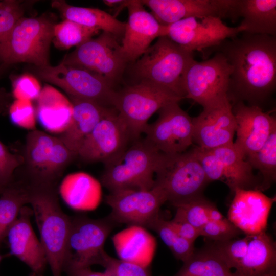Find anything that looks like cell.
<instances>
[{"label": "cell", "mask_w": 276, "mask_h": 276, "mask_svg": "<svg viewBox=\"0 0 276 276\" xmlns=\"http://www.w3.org/2000/svg\"><path fill=\"white\" fill-rule=\"evenodd\" d=\"M243 32L276 36L275 0H239Z\"/></svg>", "instance_id": "obj_29"}, {"label": "cell", "mask_w": 276, "mask_h": 276, "mask_svg": "<svg viewBox=\"0 0 276 276\" xmlns=\"http://www.w3.org/2000/svg\"><path fill=\"white\" fill-rule=\"evenodd\" d=\"M67 276H109L106 272L92 271L90 267L74 268L65 272Z\"/></svg>", "instance_id": "obj_46"}, {"label": "cell", "mask_w": 276, "mask_h": 276, "mask_svg": "<svg viewBox=\"0 0 276 276\" xmlns=\"http://www.w3.org/2000/svg\"><path fill=\"white\" fill-rule=\"evenodd\" d=\"M61 63L97 73L112 84L122 75L127 63L117 37L106 32L77 47Z\"/></svg>", "instance_id": "obj_12"}, {"label": "cell", "mask_w": 276, "mask_h": 276, "mask_svg": "<svg viewBox=\"0 0 276 276\" xmlns=\"http://www.w3.org/2000/svg\"><path fill=\"white\" fill-rule=\"evenodd\" d=\"M65 200L77 209H91L99 203L101 195L100 183L84 172L67 175L60 189Z\"/></svg>", "instance_id": "obj_30"}, {"label": "cell", "mask_w": 276, "mask_h": 276, "mask_svg": "<svg viewBox=\"0 0 276 276\" xmlns=\"http://www.w3.org/2000/svg\"><path fill=\"white\" fill-rule=\"evenodd\" d=\"M24 12L21 2L0 1V50L16 23L23 17Z\"/></svg>", "instance_id": "obj_37"}, {"label": "cell", "mask_w": 276, "mask_h": 276, "mask_svg": "<svg viewBox=\"0 0 276 276\" xmlns=\"http://www.w3.org/2000/svg\"><path fill=\"white\" fill-rule=\"evenodd\" d=\"M245 159L262 175L259 190L263 191L268 189L276 180V130L271 134L260 150Z\"/></svg>", "instance_id": "obj_33"}, {"label": "cell", "mask_w": 276, "mask_h": 276, "mask_svg": "<svg viewBox=\"0 0 276 276\" xmlns=\"http://www.w3.org/2000/svg\"><path fill=\"white\" fill-rule=\"evenodd\" d=\"M210 182L192 149L180 153H162L153 187L174 206L203 197Z\"/></svg>", "instance_id": "obj_5"}, {"label": "cell", "mask_w": 276, "mask_h": 276, "mask_svg": "<svg viewBox=\"0 0 276 276\" xmlns=\"http://www.w3.org/2000/svg\"><path fill=\"white\" fill-rule=\"evenodd\" d=\"M1 256L0 255V262H1Z\"/></svg>", "instance_id": "obj_52"}, {"label": "cell", "mask_w": 276, "mask_h": 276, "mask_svg": "<svg viewBox=\"0 0 276 276\" xmlns=\"http://www.w3.org/2000/svg\"><path fill=\"white\" fill-rule=\"evenodd\" d=\"M103 3L108 7L117 6L121 5L124 1L121 0H105Z\"/></svg>", "instance_id": "obj_48"}, {"label": "cell", "mask_w": 276, "mask_h": 276, "mask_svg": "<svg viewBox=\"0 0 276 276\" xmlns=\"http://www.w3.org/2000/svg\"><path fill=\"white\" fill-rule=\"evenodd\" d=\"M162 154L145 139L134 141L120 156L105 166L101 182L110 192L150 190Z\"/></svg>", "instance_id": "obj_6"}, {"label": "cell", "mask_w": 276, "mask_h": 276, "mask_svg": "<svg viewBox=\"0 0 276 276\" xmlns=\"http://www.w3.org/2000/svg\"><path fill=\"white\" fill-rule=\"evenodd\" d=\"M29 188V203L35 215L48 264L53 276H61L65 265L71 217L60 207L57 186Z\"/></svg>", "instance_id": "obj_2"}, {"label": "cell", "mask_w": 276, "mask_h": 276, "mask_svg": "<svg viewBox=\"0 0 276 276\" xmlns=\"http://www.w3.org/2000/svg\"><path fill=\"white\" fill-rule=\"evenodd\" d=\"M70 98L73 106L72 121L67 128L58 137L77 156L81 144L97 124L116 109L91 101Z\"/></svg>", "instance_id": "obj_23"}, {"label": "cell", "mask_w": 276, "mask_h": 276, "mask_svg": "<svg viewBox=\"0 0 276 276\" xmlns=\"http://www.w3.org/2000/svg\"><path fill=\"white\" fill-rule=\"evenodd\" d=\"M173 276H227L232 272L211 246L194 252Z\"/></svg>", "instance_id": "obj_32"}, {"label": "cell", "mask_w": 276, "mask_h": 276, "mask_svg": "<svg viewBox=\"0 0 276 276\" xmlns=\"http://www.w3.org/2000/svg\"><path fill=\"white\" fill-rule=\"evenodd\" d=\"M181 100L165 88L141 80L117 91L114 108L127 126L133 142L144 133L148 120L154 113L167 105Z\"/></svg>", "instance_id": "obj_8"}, {"label": "cell", "mask_w": 276, "mask_h": 276, "mask_svg": "<svg viewBox=\"0 0 276 276\" xmlns=\"http://www.w3.org/2000/svg\"><path fill=\"white\" fill-rule=\"evenodd\" d=\"M99 30L88 28L75 21L65 19L55 24L52 41L61 49H68L78 47L98 33Z\"/></svg>", "instance_id": "obj_34"}, {"label": "cell", "mask_w": 276, "mask_h": 276, "mask_svg": "<svg viewBox=\"0 0 276 276\" xmlns=\"http://www.w3.org/2000/svg\"><path fill=\"white\" fill-rule=\"evenodd\" d=\"M131 136L117 110L101 120L81 144L77 157L85 163L107 165L128 148Z\"/></svg>", "instance_id": "obj_15"}, {"label": "cell", "mask_w": 276, "mask_h": 276, "mask_svg": "<svg viewBox=\"0 0 276 276\" xmlns=\"http://www.w3.org/2000/svg\"><path fill=\"white\" fill-rule=\"evenodd\" d=\"M227 276H240V275L235 272L234 273L232 272L229 275Z\"/></svg>", "instance_id": "obj_50"}, {"label": "cell", "mask_w": 276, "mask_h": 276, "mask_svg": "<svg viewBox=\"0 0 276 276\" xmlns=\"http://www.w3.org/2000/svg\"><path fill=\"white\" fill-rule=\"evenodd\" d=\"M5 188L0 186V194L3 192Z\"/></svg>", "instance_id": "obj_51"}, {"label": "cell", "mask_w": 276, "mask_h": 276, "mask_svg": "<svg viewBox=\"0 0 276 276\" xmlns=\"http://www.w3.org/2000/svg\"><path fill=\"white\" fill-rule=\"evenodd\" d=\"M23 163L14 174L28 185L57 186L64 171L77 155L57 137L34 129L24 145Z\"/></svg>", "instance_id": "obj_3"}, {"label": "cell", "mask_w": 276, "mask_h": 276, "mask_svg": "<svg viewBox=\"0 0 276 276\" xmlns=\"http://www.w3.org/2000/svg\"><path fill=\"white\" fill-rule=\"evenodd\" d=\"M228 211V220L245 235L266 232L275 197H269L255 189L236 188Z\"/></svg>", "instance_id": "obj_20"}, {"label": "cell", "mask_w": 276, "mask_h": 276, "mask_svg": "<svg viewBox=\"0 0 276 276\" xmlns=\"http://www.w3.org/2000/svg\"><path fill=\"white\" fill-rule=\"evenodd\" d=\"M112 241L119 259L149 267L156 240L144 227L131 225L117 233Z\"/></svg>", "instance_id": "obj_25"}, {"label": "cell", "mask_w": 276, "mask_h": 276, "mask_svg": "<svg viewBox=\"0 0 276 276\" xmlns=\"http://www.w3.org/2000/svg\"><path fill=\"white\" fill-rule=\"evenodd\" d=\"M214 204L204 196L175 206L176 213L172 221L188 223L198 229L209 221V212Z\"/></svg>", "instance_id": "obj_35"}, {"label": "cell", "mask_w": 276, "mask_h": 276, "mask_svg": "<svg viewBox=\"0 0 276 276\" xmlns=\"http://www.w3.org/2000/svg\"><path fill=\"white\" fill-rule=\"evenodd\" d=\"M32 209L24 206L6 235L11 254L30 268L29 276H44L48 261L44 248L33 232Z\"/></svg>", "instance_id": "obj_21"}, {"label": "cell", "mask_w": 276, "mask_h": 276, "mask_svg": "<svg viewBox=\"0 0 276 276\" xmlns=\"http://www.w3.org/2000/svg\"><path fill=\"white\" fill-rule=\"evenodd\" d=\"M231 73V65L220 52L202 61L194 59L184 77L185 98L203 107L227 97Z\"/></svg>", "instance_id": "obj_11"}, {"label": "cell", "mask_w": 276, "mask_h": 276, "mask_svg": "<svg viewBox=\"0 0 276 276\" xmlns=\"http://www.w3.org/2000/svg\"><path fill=\"white\" fill-rule=\"evenodd\" d=\"M37 73L41 79L60 87L69 97L114 108L117 91L112 84L97 73L61 62L56 66L39 67Z\"/></svg>", "instance_id": "obj_10"}, {"label": "cell", "mask_w": 276, "mask_h": 276, "mask_svg": "<svg viewBox=\"0 0 276 276\" xmlns=\"http://www.w3.org/2000/svg\"><path fill=\"white\" fill-rule=\"evenodd\" d=\"M198 230L200 236L216 241H224L234 239L242 233L225 217L218 221H208Z\"/></svg>", "instance_id": "obj_40"}, {"label": "cell", "mask_w": 276, "mask_h": 276, "mask_svg": "<svg viewBox=\"0 0 276 276\" xmlns=\"http://www.w3.org/2000/svg\"><path fill=\"white\" fill-rule=\"evenodd\" d=\"M9 96L7 93L0 89V113L8 106Z\"/></svg>", "instance_id": "obj_47"}, {"label": "cell", "mask_w": 276, "mask_h": 276, "mask_svg": "<svg viewBox=\"0 0 276 276\" xmlns=\"http://www.w3.org/2000/svg\"><path fill=\"white\" fill-rule=\"evenodd\" d=\"M116 224L108 217L100 219L83 215L71 217L63 272L101 265L106 253L104 244Z\"/></svg>", "instance_id": "obj_9"}, {"label": "cell", "mask_w": 276, "mask_h": 276, "mask_svg": "<svg viewBox=\"0 0 276 276\" xmlns=\"http://www.w3.org/2000/svg\"><path fill=\"white\" fill-rule=\"evenodd\" d=\"M170 224L177 234L181 238L194 243L196 239L200 236L199 230L186 222L169 221Z\"/></svg>", "instance_id": "obj_45"}, {"label": "cell", "mask_w": 276, "mask_h": 276, "mask_svg": "<svg viewBox=\"0 0 276 276\" xmlns=\"http://www.w3.org/2000/svg\"><path fill=\"white\" fill-rule=\"evenodd\" d=\"M157 233L163 242L170 249L178 235L170 224L169 221L158 217L150 227Z\"/></svg>", "instance_id": "obj_43"}, {"label": "cell", "mask_w": 276, "mask_h": 276, "mask_svg": "<svg viewBox=\"0 0 276 276\" xmlns=\"http://www.w3.org/2000/svg\"><path fill=\"white\" fill-rule=\"evenodd\" d=\"M211 150L222 164L223 182L232 192L236 188L259 190L260 185L253 169L236 149L234 143Z\"/></svg>", "instance_id": "obj_27"}, {"label": "cell", "mask_w": 276, "mask_h": 276, "mask_svg": "<svg viewBox=\"0 0 276 276\" xmlns=\"http://www.w3.org/2000/svg\"><path fill=\"white\" fill-rule=\"evenodd\" d=\"M262 276H276L275 269H273L268 272L263 274Z\"/></svg>", "instance_id": "obj_49"}, {"label": "cell", "mask_w": 276, "mask_h": 276, "mask_svg": "<svg viewBox=\"0 0 276 276\" xmlns=\"http://www.w3.org/2000/svg\"><path fill=\"white\" fill-rule=\"evenodd\" d=\"M232 110L236 122L234 145L245 159L260 150L276 130V119L261 107L243 102L232 104Z\"/></svg>", "instance_id": "obj_18"}, {"label": "cell", "mask_w": 276, "mask_h": 276, "mask_svg": "<svg viewBox=\"0 0 276 276\" xmlns=\"http://www.w3.org/2000/svg\"><path fill=\"white\" fill-rule=\"evenodd\" d=\"M170 249L175 257L182 262L188 260L195 252L194 243L178 236Z\"/></svg>", "instance_id": "obj_44"}, {"label": "cell", "mask_w": 276, "mask_h": 276, "mask_svg": "<svg viewBox=\"0 0 276 276\" xmlns=\"http://www.w3.org/2000/svg\"><path fill=\"white\" fill-rule=\"evenodd\" d=\"M22 163V156L11 153L0 141V186L5 188L11 182L15 170Z\"/></svg>", "instance_id": "obj_42"}, {"label": "cell", "mask_w": 276, "mask_h": 276, "mask_svg": "<svg viewBox=\"0 0 276 276\" xmlns=\"http://www.w3.org/2000/svg\"><path fill=\"white\" fill-rule=\"evenodd\" d=\"M249 235L241 239L217 241L212 247L231 269L238 268L248 248Z\"/></svg>", "instance_id": "obj_36"}, {"label": "cell", "mask_w": 276, "mask_h": 276, "mask_svg": "<svg viewBox=\"0 0 276 276\" xmlns=\"http://www.w3.org/2000/svg\"><path fill=\"white\" fill-rule=\"evenodd\" d=\"M54 25L45 15L21 17L0 50V61L5 65L32 63L38 68L50 65L49 49Z\"/></svg>", "instance_id": "obj_7"}, {"label": "cell", "mask_w": 276, "mask_h": 276, "mask_svg": "<svg viewBox=\"0 0 276 276\" xmlns=\"http://www.w3.org/2000/svg\"><path fill=\"white\" fill-rule=\"evenodd\" d=\"M159 24L168 26L183 19L215 17L226 19L228 14L227 0H144Z\"/></svg>", "instance_id": "obj_22"}, {"label": "cell", "mask_w": 276, "mask_h": 276, "mask_svg": "<svg viewBox=\"0 0 276 276\" xmlns=\"http://www.w3.org/2000/svg\"><path fill=\"white\" fill-rule=\"evenodd\" d=\"M9 113L14 125L31 131L35 129L36 110L32 101L15 99L10 106Z\"/></svg>", "instance_id": "obj_39"}, {"label": "cell", "mask_w": 276, "mask_h": 276, "mask_svg": "<svg viewBox=\"0 0 276 276\" xmlns=\"http://www.w3.org/2000/svg\"><path fill=\"white\" fill-rule=\"evenodd\" d=\"M194 59L193 53L162 36L136 60L133 70L141 80L165 88L183 99L185 75Z\"/></svg>", "instance_id": "obj_4"}, {"label": "cell", "mask_w": 276, "mask_h": 276, "mask_svg": "<svg viewBox=\"0 0 276 276\" xmlns=\"http://www.w3.org/2000/svg\"><path fill=\"white\" fill-rule=\"evenodd\" d=\"M169 104L157 112L158 117L147 125L145 140L159 152L166 154L184 152L193 143L191 118L179 105Z\"/></svg>", "instance_id": "obj_14"}, {"label": "cell", "mask_w": 276, "mask_h": 276, "mask_svg": "<svg viewBox=\"0 0 276 276\" xmlns=\"http://www.w3.org/2000/svg\"><path fill=\"white\" fill-rule=\"evenodd\" d=\"M193 142L199 147L213 149L233 144L236 122L227 97L203 107L192 118Z\"/></svg>", "instance_id": "obj_17"}, {"label": "cell", "mask_w": 276, "mask_h": 276, "mask_svg": "<svg viewBox=\"0 0 276 276\" xmlns=\"http://www.w3.org/2000/svg\"><path fill=\"white\" fill-rule=\"evenodd\" d=\"M143 6L141 1L126 2L128 19L121 45L127 63L137 60L155 39L166 36L167 26L159 24Z\"/></svg>", "instance_id": "obj_19"}, {"label": "cell", "mask_w": 276, "mask_h": 276, "mask_svg": "<svg viewBox=\"0 0 276 276\" xmlns=\"http://www.w3.org/2000/svg\"><path fill=\"white\" fill-rule=\"evenodd\" d=\"M52 7L58 10L65 19L109 33L117 37L124 35L126 22L119 20L102 10L75 6L64 1H53Z\"/></svg>", "instance_id": "obj_28"}, {"label": "cell", "mask_w": 276, "mask_h": 276, "mask_svg": "<svg viewBox=\"0 0 276 276\" xmlns=\"http://www.w3.org/2000/svg\"><path fill=\"white\" fill-rule=\"evenodd\" d=\"M101 266L109 276H152L149 267L104 255Z\"/></svg>", "instance_id": "obj_38"}, {"label": "cell", "mask_w": 276, "mask_h": 276, "mask_svg": "<svg viewBox=\"0 0 276 276\" xmlns=\"http://www.w3.org/2000/svg\"><path fill=\"white\" fill-rule=\"evenodd\" d=\"M41 89L38 80L33 76L24 74L12 82V94L16 100H36Z\"/></svg>", "instance_id": "obj_41"}, {"label": "cell", "mask_w": 276, "mask_h": 276, "mask_svg": "<svg viewBox=\"0 0 276 276\" xmlns=\"http://www.w3.org/2000/svg\"><path fill=\"white\" fill-rule=\"evenodd\" d=\"M29 196L30 188L28 184L13 175L11 182L0 194V245L21 208L29 203Z\"/></svg>", "instance_id": "obj_31"}, {"label": "cell", "mask_w": 276, "mask_h": 276, "mask_svg": "<svg viewBox=\"0 0 276 276\" xmlns=\"http://www.w3.org/2000/svg\"><path fill=\"white\" fill-rule=\"evenodd\" d=\"M166 201L164 194L155 187L149 190L110 192L105 197L106 203L111 209L108 217L112 221L145 228H150L160 217V208Z\"/></svg>", "instance_id": "obj_13"}, {"label": "cell", "mask_w": 276, "mask_h": 276, "mask_svg": "<svg viewBox=\"0 0 276 276\" xmlns=\"http://www.w3.org/2000/svg\"><path fill=\"white\" fill-rule=\"evenodd\" d=\"M36 118L47 131L62 133L69 126L72 118L71 101L54 87L47 85L36 100Z\"/></svg>", "instance_id": "obj_24"}, {"label": "cell", "mask_w": 276, "mask_h": 276, "mask_svg": "<svg viewBox=\"0 0 276 276\" xmlns=\"http://www.w3.org/2000/svg\"><path fill=\"white\" fill-rule=\"evenodd\" d=\"M240 34L213 48L232 67L227 97L232 104L245 102L262 108L276 88V36Z\"/></svg>", "instance_id": "obj_1"}, {"label": "cell", "mask_w": 276, "mask_h": 276, "mask_svg": "<svg viewBox=\"0 0 276 276\" xmlns=\"http://www.w3.org/2000/svg\"><path fill=\"white\" fill-rule=\"evenodd\" d=\"M242 32L239 26H228L218 17H190L167 26L166 36L193 53L215 48Z\"/></svg>", "instance_id": "obj_16"}, {"label": "cell", "mask_w": 276, "mask_h": 276, "mask_svg": "<svg viewBox=\"0 0 276 276\" xmlns=\"http://www.w3.org/2000/svg\"><path fill=\"white\" fill-rule=\"evenodd\" d=\"M275 243L264 232L249 235L247 252L236 269L240 276H262L275 269Z\"/></svg>", "instance_id": "obj_26"}]
</instances>
